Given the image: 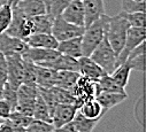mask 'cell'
<instances>
[{
  "mask_svg": "<svg viewBox=\"0 0 146 132\" xmlns=\"http://www.w3.org/2000/svg\"><path fill=\"white\" fill-rule=\"evenodd\" d=\"M129 28H130L129 23L124 17L120 15V13L115 16H108L105 37L108 40L109 45L114 50V52L116 53V55L121 53L124 46L127 32Z\"/></svg>",
  "mask_w": 146,
  "mask_h": 132,
  "instance_id": "6da1fadb",
  "label": "cell"
},
{
  "mask_svg": "<svg viewBox=\"0 0 146 132\" xmlns=\"http://www.w3.org/2000/svg\"><path fill=\"white\" fill-rule=\"evenodd\" d=\"M108 16L104 14L98 20L85 26L82 35V54L83 56H90L93 50L101 43L105 38L106 26Z\"/></svg>",
  "mask_w": 146,
  "mask_h": 132,
  "instance_id": "7a4b0ae2",
  "label": "cell"
},
{
  "mask_svg": "<svg viewBox=\"0 0 146 132\" xmlns=\"http://www.w3.org/2000/svg\"><path fill=\"white\" fill-rule=\"evenodd\" d=\"M90 57L105 70L106 74H112L117 67V55L109 45L106 37L93 50Z\"/></svg>",
  "mask_w": 146,
  "mask_h": 132,
  "instance_id": "3957f363",
  "label": "cell"
},
{
  "mask_svg": "<svg viewBox=\"0 0 146 132\" xmlns=\"http://www.w3.org/2000/svg\"><path fill=\"white\" fill-rule=\"evenodd\" d=\"M13 14H12V21L5 34L20 38L22 40H27L29 36L32 35V24L30 21V17H27L23 15V13L17 7H12Z\"/></svg>",
  "mask_w": 146,
  "mask_h": 132,
  "instance_id": "277c9868",
  "label": "cell"
},
{
  "mask_svg": "<svg viewBox=\"0 0 146 132\" xmlns=\"http://www.w3.org/2000/svg\"><path fill=\"white\" fill-rule=\"evenodd\" d=\"M72 95L75 96V106L77 109L86 101L96 99V96L100 93L97 81H91L84 76H80L77 83L71 90Z\"/></svg>",
  "mask_w": 146,
  "mask_h": 132,
  "instance_id": "5b68a950",
  "label": "cell"
},
{
  "mask_svg": "<svg viewBox=\"0 0 146 132\" xmlns=\"http://www.w3.org/2000/svg\"><path fill=\"white\" fill-rule=\"evenodd\" d=\"M84 29H85V26H78V25L67 22L60 15V16H56L53 18L51 34L58 42H62V40H67L70 38L82 36L84 32Z\"/></svg>",
  "mask_w": 146,
  "mask_h": 132,
  "instance_id": "8992f818",
  "label": "cell"
},
{
  "mask_svg": "<svg viewBox=\"0 0 146 132\" xmlns=\"http://www.w3.org/2000/svg\"><path fill=\"white\" fill-rule=\"evenodd\" d=\"M145 38H146L145 26H140V28L130 26L128 29V32H127V38H125L124 46H123L121 53L117 55V65L124 63L127 61V57H128L129 53L135 47H137L140 43L145 42Z\"/></svg>",
  "mask_w": 146,
  "mask_h": 132,
  "instance_id": "52a82bcc",
  "label": "cell"
},
{
  "mask_svg": "<svg viewBox=\"0 0 146 132\" xmlns=\"http://www.w3.org/2000/svg\"><path fill=\"white\" fill-rule=\"evenodd\" d=\"M7 61V84L17 90L23 83V57L21 54L6 55Z\"/></svg>",
  "mask_w": 146,
  "mask_h": 132,
  "instance_id": "ba28073f",
  "label": "cell"
},
{
  "mask_svg": "<svg viewBox=\"0 0 146 132\" xmlns=\"http://www.w3.org/2000/svg\"><path fill=\"white\" fill-rule=\"evenodd\" d=\"M77 112V107L74 104H58L51 115L52 125L54 129L61 127L72 121Z\"/></svg>",
  "mask_w": 146,
  "mask_h": 132,
  "instance_id": "9c48e42d",
  "label": "cell"
},
{
  "mask_svg": "<svg viewBox=\"0 0 146 132\" xmlns=\"http://www.w3.org/2000/svg\"><path fill=\"white\" fill-rule=\"evenodd\" d=\"M61 17L75 25L85 26V13L82 0H71L61 13Z\"/></svg>",
  "mask_w": 146,
  "mask_h": 132,
  "instance_id": "30bf717a",
  "label": "cell"
},
{
  "mask_svg": "<svg viewBox=\"0 0 146 132\" xmlns=\"http://www.w3.org/2000/svg\"><path fill=\"white\" fill-rule=\"evenodd\" d=\"M27 48H28V45L24 40L16 37H12L5 34V32L0 35V52L5 56L12 55V54L22 55Z\"/></svg>",
  "mask_w": 146,
  "mask_h": 132,
  "instance_id": "8fae6325",
  "label": "cell"
},
{
  "mask_svg": "<svg viewBox=\"0 0 146 132\" xmlns=\"http://www.w3.org/2000/svg\"><path fill=\"white\" fill-rule=\"evenodd\" d=\"M60 53L56 50L51 48H38V47H29L22 54V57L33 62L35 64H42L44 62H48L54 60Z\"/></svg>",
  "mask_w": 146,
  "mask_h": 132,
  "instance_id": "7c38bea8",
  "label": "cell"
},
{
  "mask_svg": "<svg viewBox=\"0 0 146 132\" xmlns=\"http://www.w3.org/2000/svg\"><path fill=\"white\" fill-rule=\"evenodd\" d=\"M78 73L81 76H84L91 81H98L106 73L98 65L90 56H81L78 57Z\"/></svg>",
  "mask_w": 146,
  "mask_h": 132,
  "instance_id": "4fadbf2b",
  "label": "cell"
},
{
  "mask_svg": "<svg viewBox=\"0 0 146 132\" xmlns=\"http://www.w3.org/2000/svg\"><path fill=\"white\" fill-rule=\"evenodd\" d=\"M38 65H44V67L52 68L56 71L60 70H70V71H78V59H75L69 55L59 54L54 60L44 62Z\"/></svg>",
  "mask_w": 146,
  "mask_h": 132,
  "instance_id": "5bb4252c",
  "label": "cell"
},
{
  "mask_svg": "<svg viewBox=\"0 0 146 132\" xmlns=\"http://www.w3.org/2000/svg\"><path fill=\"white\" fill-rule=\"evenodd\" d=\"M85 13V26L105 14L104 0H82Z\"/></svg>",
  "mask_w": 146,
  "mask_h": 132,
  "instance_id": "9a60e30c",
  "label": "cell"
},
{
  "mask_svg": "<svg viewBox=\"0 0 146 132\" xmlns=\"http://www.w3.org/2000/svg\"><path fill=\"white\" fill-rule=\"evenodd\" d=\"M56 70L36 64V85L38 88H51L55 85Z\"/></svg>",
  "mask_w": 146,
  "mask_h": 132,
  "instance_id": "2e32d148",
  "label": "cell"
},
{
  "mask_svg": "<svg viewBox=\"0 0 146 132\" xmlns=\"http://www.w3.org/2000/svg\"><path fill=\"white\" fill-rule=\"evenodd\" d=\"M56 51L60 54L69 55L75 59L83 56V54H82V36L59 42Z\"/></svg>",
  "mask_w": 146,
  "mask_h": 132,
  "instance_id": "e0dca14e",
  "label": "cell"
},
{
  "mask_svg": "<svg viewBox=\"0 0 146 132\" xmlns=\"http://www.w3.org/2000/svg\"><path fill=\"white\" fill-rule=\"evenodd\" d=\"M29 47L38 48H51L56 50L59 42L53 37L52 34H32L25 40Z\"/></svg>",
  "mask_w": 146,
  "mask_h": 132,
  "instance_id": "ac0fdd59",
  "label": "cell"
},
{
  "mask_svg": "<svg viewBox=\"0 0 146 132\" xmlns=\"http://www.w3.org/2000/svg\"><path fill=\"white\" fill-rule=\"evenodd\" d=\"M128 98V93H116V92H100L96 100L100 104L101 108L104 110H109L113 107L117 106L119 104L123 102Z\"/></svg>",
  "mask_w": 146,
  "mask_h": 132,
  "instance_id": "d6986e66",
  "label": "cell"
},
{
  "mask_svg": "<svg viewBox=\"0 0 146 132\" xmlns=\"http://www.w3.org/2000/svg\"><path fill=\"white\" fill-rule=\"evenodd\" d=\"M14 7H17L27 17H32L36 15H42L47 13L46 6L43 0H21Z\"/></svg>",
  "mask_w": 146,
  "mask_h": 132,
  "instance_id": "ffe728a7",
  "label": "cell"
},
{
  "mask_svg": "<svg viewBox=\"0 0 146 132\" xmlns=\"http://www.w3.org/2000/svg\"><path fill=\"white\" fill-rule=\"evenodd\" d=\"M125 62L129 64L131 70H138L141 73L145 70V42L140 43L129 53Z\"/></svg>",
  "mask_w": 146,
  "mask_h": 132,
  "instance_id": "44dd1931",
  "label": "cell"
},
{
  "mask_svg": "<svg viewBox=\"0 0 146 132\" xmlns=\"http://www.w3.org/2000/svg\"><path fill=\"white\" fill-rule=\"evenodd\" d=\"M32 24V34H51L53 17L50 14H42L30 17Z\"/></svg>",
  "mask_w": 146,
  "mask_h": 132,
  "instance_id": "7402d4cb",
  "label": "cell"
},
{
  "mask_svg": "<svg viewBox=\"0 0 146 132\" xmlns=\"http://www.w3.org/2000/svg\"><path fill=\"white\" fill-rule=\"evenodd\" d=\"M80 73L78 71H70V70H60L56 71L55 75V85L66 90H72L80 78Z\"/></svg>",
  "mask_w": 146,
  "mask_h": 132,
  "instance_id": "603a6c76",
  "label": "cell"
},
{
  "mask_svg": "<svg viewBox=\"0 0 146 132\" xmlns=\"http://www.w3.org/2000/svg\"><path fill=\"white\" fill-rule=\"evenodd\" d=\"M32 117L35 119L43 121V122H46V123H51L52 124L51 112H50L46 102L44 101V99L40 96L39 93H38L37 98H36V101H35V105H33Z\"/></svg>",
  "mask_w": 146,
  "mask_h": 132,
  "instance_id": "cb8c5ba5",
  "label": "cell"
},
{
  "mask_svg": "<svg viewBox=\"0 0 146 132\" xmlns=\"http://www.w3.org/2000/svg\"><path fill=\"white\" fill-rule=\"evenodd\" d=\"M78 110L81 112V114L88 118H101L106 110H104L100 106V104L96 100V99H92V100H89L86 102H84Z\"/></svg>",
  "mask_w": 146,
  "mask_h": 132,
  "instance_id": "d4e9b609",
  "label": "cell"
},
{
  "mask_svg": "<svg viewBox=\"0 0 146 132\" xmlns=\"http://www.w3.org/2000/svg\"><path fill=\"white\" fill-rule=\"evenodd\" d=\"M101 118H88L81 114V112L77 109L74 118H72L71 123L75 125V127L78 130V132H92L96 125L99 123Z\"/></svg>",
  "mask_w": 146,
  "mask_h": 132,
  "instance_id": "484cf974",
  "label": "cell"
},
{
  "mask_svg": "<svg viewBox=\"0 0 146 132\" xmlns=\"http://www.w3.org/2000/svg\"><path fill=\"white\" fill-rule=\"evenodd\" d=\"M130 73H131V68L129 67V64L127 62H124V63L117 65V67L115 68V70L112 74H109V75H111V77L114 79V82L119 86L125 88V86L129 83Z\"/></svg>",
  "mask_w": 146,
  "mask_h": 132,
  "instance_id": "4316f807",
  "label": "cell"
},
{
  "mask_svg": "<svg viewBox=\"0 0 146 132\" xmlns=\"http://www.w3.org/2000/svg\"><path fill=\"white\" fill-rule=\"evenodd\" d=\"M100 92H116V93H127L125 88L119 86L109 74H105L97 81Z\"/></svg>",
  "mask_w": 146,
  "mask_h": 132,
  "instance_id": "83f0119b",
  "label": "cell"
},
{
  "mask_svg": "<svg viewBox=\"0 0 146 132\" xmlns=\"http://www.w3.org/2000/svg\"><path fill=\"white\" fill-rule=\"evenodd\" d=\"M52 94L54 96V100L56 104H74L75 105V96L72 95L70 90H66L59 86L51 87Z\"/></svg>",
  "mask_w": 146,
  "mask_h": 132,
  "instance_id": "f1b7e54d",
  "label": "cell"
},
{
  "mask_svg": "<svg viewBox=\"0 0 146 132\" xmlns=\"http://www.w3.org/2000/svg\"><path fill=\"white\" fill-rule=\"evenodd\" d=\"M120 15L127 20L130 26H145L146 25V16L145 12H133V13H127V12H121Z\"/></svg>",
  "mask_w": 146,
  "mask_h": 132,
  "instance_id": "f546056e",
  "label": "cell"
},
{
  "mask_svg": "<svg viewBox=\"0 0 146 132\" xmlns=\"http://www.w3.org/2000/svg\"><path fill=\"white\" fill-rule=\"evenodd\" d=\"M28 85H36V64L23 59V83Z\"/></svg>",
  "mask_w": 146,
  "mask_h": 132,
  "instance_id": "4dcf8cb0",
  "label": "cell"
},
{
  "mask_svg": "<svg viewBox=\"0 0 146 132\" xmlns=\"http://www.w3.org/2000/svg\"><path fill=\"white\" fill-rule=\"evenodd\" d=\"M12 14H13V9L8 3L0 6V35L4 34L9 26L12 21Z\"/></svg>",
  "mask_w": 146,
  "mask_h": 132,
  "instance_id": "1f68e13d",
  "label": "cell"
},
{
  "mask_svg": "<svg viewBox=\"0 0 146 132\" xmlns=\"http://www.w3.org/2000/svg\"><path fill=\"white\" fill-rule=\"evenodd\" d=\"M3 100H5L11 106L12 110H14L17 104V90L5 83V85L3 86Z\"/></svg>",
  "mask_w": 146,
  "mask_h": 132,
  "instance_id": "d6a6232c",
  "label": "cell"
},
{
  "mask_svg": "<svg viewBox=\"0 0 146 132\" xmlns=\"http://www.w3.org/2000/svg\"><path fill=\"white\" fill-rule=\"evenodd\" d=\"M70 1L71 0H51L48 9H47V14H50L51 17L53 18L56 16H60Z\"/></svg>",
  "mask_w": 146,
  "mask_h": 132,
  "instance_id": "836d02e7",
  "label": "cell"
},
{
  "mask_svg": "<svg viewBox=\"0 0 146 132\" xmlns=\"http://www.w3.org/2000/svg\"><path fill=\"white\" fill-rule=\"evenodd\" d=\"M54 130V126L51 123H46L43 121L35 119L25 127L27 132H52Z\"/></svg>",
  "mask_w": 146,
  "mask_h": 132,
  "instance_id": "e575fe53",
  "label": "cell"
},
{
  "mask_svg": "<svg viewBox=\"0 0 146 132\" xmlns=\"http://www.w3.org/2000/svg\"><path fill=\"white\" fill-rule=\"evenodd\" d=\"M8 119L11 122H13L14 124H16V125L27 127L33 121V117L32 116H29V115H25V114H23L21 112H17V110H13L11 113Z\"/></svg>",
  "mask_w": 146,
  "mask_h": 132,
  "instance_id": "d590c367",
  "label": "cell"
},
{
  "mask_svg": "<svg viewBox=\"0 0 146 132\" xmlns=\"http://www.w3.org/2000/svg\"><path fill=\"white\" fill-rule=\"evenodd\" d=\"M122 12L133 13V12H145V1L137 3L133 0H122Z\"/></svg>",
  "mask_w": 146,
  "mask_h": 132,
  "instance_id": "8d00e7d4",
  "label": "cell"
},
{
  "mask_svg": "<svg viewBox=\"0 0 146 132\" xmlns=\"http://www.w3.org/2000/svg\"><path fill=\"white\" fill-rule=\"evenodd\" d=\"M7 82V61L6 56L0 52V86H4Z\"/></svg>",
  "mask_w": 146,
  "mask_h": 132,
  "instance_id": "74e56055",
  "label": "cell"
},
{
  "mask_svg": "<svg viewBox=\"0 0 146 132\" xmlns=\"http://www.w3.org/2000/svg\"><path fill=\"white\" fill-rule=\"evenodd\" d=\"M12 112L11 106L5 100H0V118H8Z\"/></svg>",
  "mask_w": 146,
  "mask_h": 132,
  "instance_id": "f35d334b",
  "label": "cell"
},
{
  "mask_svg": "<svg viewBox=\"0 0 146 132\" xmlns=\"http://www.w3.org/2000/svg\"><path fill=\"white\" fill-rule=\"evenodd\" d=\"M55 132H78V130L75 127V125L72 124L71 122L68 123V124H64L62 125L61 127H58V129H54Z\"/></svg>",
  "mask_w": 146,
  "mask_h": 132,
  "instance_id": "ab89813d",
  "label": "cell"
},
{
  "mask_svg": "<svg viewBox=\"0 0 146 132\" xmlns=\"http://www.w3.org/2000/svg\"><path fill=\"white\" fill-rule=\"evenodd\" d=\"M21 1V0H7V3L12 6V7H14V6H16Z\"/></svg>",
  "mask_w": 146,
  "mask_h": 132,
  "instance_id": "60d3db41",
  "label": "cell"
},
{
  "mask_svg": "<svg viewBox=\"0 0 146 132\" xmlns=\"http://www.w3.org/2000/svg\"><path fill=\"white\" fill-rule=\"evenodd\" d=\"M0 100H3V86H0Z\"/></svg>",
  "mask_w": 146,
  "mask_h": 132,
  "instance_id": "b9f144b4",
  "label": "cell"
},
{
  "mask_svg": "<svg viewBox=\"0 0 146 132\" xmlns=\"http://www.w3.org/2000/svg\"><path fill=\"white\" fill-rule=\"evenodd\" d=\"M133 1H137V3H141V1H145V0H133Z\"/></svg>",
  "mask_w": 146,
  "mask_h": 132,
  "instance_id": "7bdbcfd3",
  "label": "cell"
},
{
  "mask_svg": "<svg viewBox=\"0 0 146 132\" xmlns=\"http://www.w3.org/2000/svg\"><path fill=\"white\" fill-rule=\"evenodd\" d=\"M52 132H55V131H54V130H53V131H52Z\"/></svg>",
  "mask_w": 146,
  "mask_h": 132,
  "instance_id": "ee69618b",
  "label": "cell"
}]
</instances>
